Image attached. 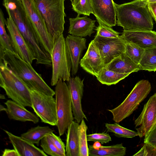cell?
Segmentation results:
<instances>
[{
    "instance_id": "obj_1",
    "label": "cell",
    "mask_w": 156,
    "mask_h": 156,
    "mask_svg": "<svg viewBox=\"0 0 156 156\" xmlns=\"http://www.w3.org/2000/svg\"><path fill=\"white\" fill-rule=\"evenodd\" d=\"M147 0H135L121 4L115 3L116 24L124 30H152L153 17Z\"/></svg>"
},
{
    "instance_id": "obj_2",
    "label": "cell",
    "mask_w": 156,
    "mask_h": 156,
    "mask_svg": "<svg viewBox=\"0 0 156 156\" xmlns=\"http://www.w3.org/2000/svg\"><path fill=\"white\" fill-rule=\"evenodd\" d=\"M0 62L5 64L30 90L53 96L55 95V91L45 82L41 75L15 52L6 50L4 59Z\"/></svg>"
},
{
    "instance_id": "obj_3",
    "label": "cell",
    "mask_w": 156,
    "mask_h": 156,
    "mask_svg": "<svg viewBox=\"0 0 156 156\" xmlns=\"http://www.w3.org/2000/svg\"><path fill=\"white\" fill-rule=\"evenodd\" d=\"M65 0H34L54 42L64 30Z\"/></svg>"
},
{
    "instance_id": "obj_4",
    "label": "cell",
    "mask_w": 156,
    "mask_h": 156,
    "mask_svg": "<svg viewBox=\"0 0 156 156\" xmlns=\"http://www.w3.org/2000/svg\"><path fill=\"white\" fill-rule=\"evenodd\" d=\"M0 86L12 100L24 107H31L30 89L3 62H0Z\"/></svg>"
},
{
    "instance_id": "obj_5",
    "label": "cell",
    "mask_w": 156,
    "mask_h": 156,
    "mask_svg": "<svg viewBox=\"0 0 156 156\" xmlns=\"http://www.w3.org/2000/svg\"><path fill=\"white\" fill-rule=\"evenodd\" d=\"M150 83L147 80L138 82L124 101L119 106L108 111L112 114L113 120L119 123L130 116L149 94Z\"/></svg>"
},
{
    "instance_id": "obj_6",
    "label": "cell",
    "mask_w": 156,
    "mask_h": 156,
    "mask_svg": "<svg viewBox=\"0 0 156 156\" xmlns=\"http://www.w3.org/2000/svg\"><path fill=\"white\" fill-rule=\"evenodd\" d=\"M50 55L52 67L51 85L55 86L60 80L68 81L71 77V64L63 34L54 41Z\"/></svg>"
},
{
    "instance_id": "obj_7",
    "label": "cell",
    "mask_w": 156,
    "mask_h": 156,
    "mask_svg": "<svg viewBox=\"0 0 156 156\" xmlns=\"http://www.w3.org/2000/svg\"><path fill=\"white\" fill-rule=\"evenodd\" d=\"M57 127L60 136L63 135L74 121L70 91L67 84L59 80L55 87Z\"/></svg>"
},
{
    "instance_id": "obj_8",
    "label": "cell",
    "mask_w": 156,
    "mask_h": 156,
    "mask_svg": "<svg viewBox=\"0 0 156 156\" xmlns=\"http://www.w3.org/2000/svg\"><path fill=\"white\" fill-rule=\"evenodd\" d=\"M31 108L41 121L50 125L56 126L57 118L55 98L35 90H30Z\"/></svg>"
},
{
    "instance_id": "obj_9",
    "label": "cell",
    "mask_w": 156,
    "mask_h": 156,
    "mask_svg": "<svg viewBox=\"0 0 156 156\" xmlns=\"http://www.w3.org/2000/svg\"><path fill=\"white\" fill-rule=\"evenodd\" d=\"M42 46L50 55L54 42L34 0H22ZM51 56V55H50Z\"/></svg>"
},
{
    "instance_id": "obj_10",
    "label": "cell",
    "mask_w": 156,
    "mask_h": 156,
    "mask_svg": "<svg viewBox=\"0 0 156 156\" xmlns=\"http://www.w3.org/2000/svg\"><path fill=\"white\" fill-rule=\"evenodd\" d=\"M93 40L105 65L125 52L126 42L121 35L117 38H108L96 35Z\"/></svg>"
},
{
    "instance_id": "obj_11",
    "label": "cell",
    "mask_w": 156,
    "mask_h": 156,
    "mask_svg": "<svg viewBox=\"0 0 156 156\" xmlns=\"http://www.w3.org/2000/svg\"><path fill=\"white\" fill-rule=\"evenodd\" d=\"M156 124V93L151 96L144 105L143 110L134 121L138 136L145 137Z\"/></svg>"
},
{
    "instance_id": "obj_12",
    "label": "cell",
    "mask_w": 156,
    "mask_h": 156,
    "mask_svg": "<svg viewBox=\"0 0 156 156\" xmlns=\"http://www.w3.org/2000/svg\"><path fill=\"white\" fill-rule=\"evenodd\" d=\"M5 20V24L13 43L15 52L23 60L31 65L36 58L27 45L10 15Z\"/></svg>"
},
{
    "instance_id": "obj_13",
    "label": "cell",
    "mask_w": 156,
    "mask_h": 156,
    "mask_svg": "<svg viewBox=\"0 0 156 156\" xmlns=\"http://www.w3.org/2000/svg\"><path fill=\"white\" fill-rule=\"evenodd\" d=\"M98 23L112 27L116 24L115 3L113 0H90Z\"/></svg>"
},
{
    "instance_id": "obj_14",
    "label": "cell",
    "mask_w": 156,
    "mask_h": 156,
    "mask_svg": "<svg viewBox=\"0 0 156 156\" xmlns=\"http://www.w3.org/2000/svg\"><path fill=\"white\" fill-rule=\"evenodd\" d=\"M83 80L76 76L70 77L67 81L70 94L74 118L75 121L79 123L83 119L87 121L83 111L81 104L84 87Z\"/></svg>"
},
{
    "instance_id": "obj_15",
    "label": "cell",
    "mask_w": 156,
    "mask_h": 156,
    "mask_svg": "<svg viewBox=\"0 0 156 156\" xmlns=\"http://www.w3.org/2000/svg\"><path fill=\"white\" fill-rule=\"evenodd\" d=\"M80 64L85 71L96 77L105 66L99 50L93 40L89 44L86 53L80 61Z\"/></svg>"
},
{
    "instance_id": "obj_16",
    "label": "cell",
    "mask_w": 156,
    "mask_h": 156,
    "mask_svg": "<svg viewBox=\"0 0 156 156\" xmlns=\"http://www.w3.org/2000/svg\"><path fill=\"white\" fill-rule=\"evenodd\" d=\"M121 36L126 42L136 44L144 50L156 48L155 31L123 30Z\"/></svg>"
},
{
    "instance_id": "obj_17",
    "label": "cell",
    "mask_w": 156,
    "mask_h": 156,
    "mask_svg": "<svg viewBox=\"0 0 156 156\" xmlns=\"http://www.w3.org/2000/svg\"><path fill=\"white\" fill-rule=\"evenodd\" d=\"M86 39L69 34L65 38L66 45L71 64L73 75L77 73L80 58L83 51L87 48Z\"/></svg>"
},
{
    "instance_id": "obj_18",
    "label": "cell",
    "mask_w": 156,
    "mask_h": 156,
    "mask_svg": "<svg viewBox=\"0 0 156 156\" xmlns=\"http://www.w3.org/2000/svg\"><path fill=\"white\" fill-rule=\"evenodd\" d=\"M7 135L14 149L19 156H47L41 150L20 136H16L8 131L3 129Z\"/></svg>"
},
{
    "instance_id": "obj_19",
    "label": "cell",
    "mask_w": 156,
    "mask_h": 156,
    "mask_svg": "<svg viewBox=\"0 0 156 156\" xmlns=\"http://www.w3.org/2000/svg\"><path fill=\"white\" fill-rule=\"evenodd\" d=\"M69 26L68 33L71 35L80 37H90L94 32L96 20L89 18L87 16L69 19Z\"/></svg>"
},
{
    "instance_id": "obj_20",
    "label": "cell",
    "mask_w": 156,
    "mask_h": 156,
    "mask_svg": "<svg viewBox=\"0 0 156 156\" xmlns=\"http://www.w3.org/2000/svg\"><path fill=\"white\" fill-rule=\"evenodd\" d=\"M5 104L6 106V112L10 119L22 122L30 121L37 123L39 121V117L12 100H7Z\"/></svg>"
},
{
    "instance_id": "obj_21",
    "label": "cell",
    "mask_w": 156,
    "mask_h": 156,
    "mask_svg": "<svg viewBox=\"0 0 156 156\" xmlns=\"http://www.w3.org/2000/svg\"><path fill=\"white\" fill-rule=\"evenodd\" d=\"M108 69L121 73H130L141 70L139 64L134 62L124 52L105 65Z\"/></svg>"
},
{
    "instance_id": "obj_22",
    "label": "cell",
    "mask_w": 156,
    "mask_h": 156,
    "mask_svg": "<svg viewBox=\"0 0 156 156\" xmlns=\"http://www.w3.org/2000/svg\"><path fill=\"white\" fill-rule=\"evenodd\" d=\"M79 123L73 121L67 129L66 156H79L78 129Z\"/></svg>"
},
{
    "instance_id": "obj_23",
    "label": "cell",
    "mask_w": 156,
    "mask_h": 156,
    "mask_svg": "<svg viewBox=\"0 0 156 156\" xmlns=\"http://www.w3.org/2000/svg\"><path fill=\"white\" fill-rule=\"evenodd\" d=\"M89 156H124L126 154V148L122 144L111 146H101L98 150L92 145H89Z\"/></svg>"
},
{
    "instance_id": "obj_24",
    "label": "cell",
    "mask_w": 156,
    "mask_h": 156,
    "mask_svg": "<svg viewBox=\"0 0 156 156\" xmlns=\"http://www.w3.org/2000/svg\"><path fill=\"white\" fill-rule=\"evenodd\" d=\"M54 131L48 126H38L32 127L23 133L21 137L29 142L38 146L41 140Z\"/></svg>"
},
{
    "instance_id": "obj_25",
    "label": "cell",
    "mask_w": 156,
    "mask_h": 156,
    "mask_svg": "<svg viewBox=\"0 0 156 156\" xmlns=\"http://www.w3.org/2000/svg\"><path fill=\"white\" fill-rule=\"evenodd\" d=\"M6 20L2 11L0 10V60L4 59L5 51L8 50L15 52L12 40L6 30L5 26Z\"/></svg>"
},
{
    "instance_id": "obj_26",
    "label": "cell",
    "mask_w": 156,
    "mask_h": 156,
    "mask_svg": "<svg viewBox=\"0 0 156 156\" xmlns=\"http://www.w3.org/2000/svg\"><path fill=\"white\" fill-rule=\"evenodd\" d=\"M130 73H121L110 70L104 67L98 76V80L102 84L115 85L128 76Z\"/></svg>"
},
{
    "instance_id": "obj_27",
    "label": "cell",
    "mask_w": 156,
    "mask_h": 156,
    "mask_svg": "<svg viewBox=\"0 0 156 156\" xmlns=\"http://www.w3.org/2000/svg\"><path fill=\"white\" fill-rule=\"evenodd\" d=\"M141 70L156 71V48L144 50L139 64Z\"/></svg>"
},
{
    "instance_id": "obj_28",
    "label": "cell",
    "mask_w": 156,
    "mask_h": 156,
    "mask_svg": "<svg viewBox=\"0 0 156 156\" xmlns=\"http://www.w3.org/2000/svg\"><path fill=\"white\" fill-rule=\"evenodd\" d=\"M88 127L84 119L81 121L78 129L79 156H89L87 131Z\"/></svg>"
},
{
    "instance_id": "obj_29",
    "label": "cell",
    "mask_w": 156,
    "mask_h": 156,
    "mask_svg": "<svg viewBox=\"0 0 156 156\" xmlns=\"http://www.w3.org/2000/svg\"><path fill=\"white\" fill-rule=\"evenodd\" d=\"M107 131L113 133L117 137L132 138L138 136L137 132L124 128L115 122L105 124Z\"/></svg>"
},
{
    "instance_id": "obj_30",
    "label": "cell",
    "mask_w": 156,
    "mask_h": 156,
    "mask_svg": "<svg viewBox=\"0 0 156 156\" xmlns=\"http://www.w3.org/2000/svg\"><path fill=\"white\" fill-rule=\"evenodd\" d=\"M72 8L80 16L82 14L89 16L93 14V11L90 0H73Z\"/></svg>"
},
{
    "instance_id": "obj_31",
    "label": "cell",
    "mask_w": 156,
    "mask_h": 156,
    "mask_svg": "<svg viewBox=\"0 0 156 156\" xmlns=\"http://www.w3.org/2000/svg\"><path fill=\"white\" fill-rule=\"evenodd\" d=\"M144 51V49L136 44L126 42L125 53L136 64H139Z\"/></svg>"
},
{
    "instance_id": "obj_32",
    "label": "cell",
    "mask_w": 156,
    "mask_h": 156,
    "mask_svg": "<svg viewBox=\"0 0 156 156\" xmlns=\"http://www.w3.org/2000/svg\"><path fill=\"white\" fill-rule=\"evenodd\" d=\"M40 142L43 151L48 155L64 156L55 146L48 135L43 137Z\"/></svg>"
},
{
    "instance_id": "obj_33",
    "label": "cell",
    "mask_w": 156,
    "mask_h": 156,
    "mask_svg": "<svg viewBox=\"0 0 156 156\" xmlns=\"http://www.w3.org/2000/svg\"><path fill=\"white\" fill-rule=\"evenodd\" d=\"M96 28V35L103 37L108 38H117L119 37V33L115 30L112 27L99 23Z\"/></svg>"
},
{
    "instance_id": "obj_34",
    "label": "cell",
    "mask_w": 156,
    "mask_h": 156,
    "mask_svg": "<svg viewBox=\"0 0 156 156\" xmlns=\"http://www.w3.org/2000/svg\"><path fill=\"white\" fill-rule=\"evenodd\" d=\"M87 138L88 141H98L101 144H106L112 141L111 138L109 134L105 133L87 135Z\"/></svg>"
},
{
    "instance_id": "obj_35",
    "label": "cell",
    "mask_w": 156,
    "mask_h": 156,
    "mask_svg": "<svg viewBox=\"0 0 156 156\" xmlns=\"http://www.w3.org/2000/svg\"><path fill=\"white\" fill-rule=\"evenodd\" d=\"M133 156H156V148L152 145L144 143L141 148Z\"/></svg>"
},
{
    "instance_id": "obj_36",
    "label": "cell",
    "mask_w": 156,
    "mask_h": 156,
    "mask_svg": "<svg viewBox=\"0 0 156 156\" xmlns=\"http://www.w3.org/2000/svg\"><path fill=\"white\" fill-rule=\"evenodd\" d=\"M58 149L66 156V146L60 138L52 132L48 135Z\"/></svg>"
},
{
    "instance_id": "obj_37",
    "label": "cell",
    "mask_w": 156,
    "mask_h": 156,
    "mask_svg": "<svg viewBox=\"0 0 156 156\" xmlns=\"http://www.w3.org/2000/svg\"><path fill=\"white\" fill-rule=\"evenodd\" d=\"M144 142L149 144L156 148V124L144 137Z\"/></svg>"
},
{
    "instance_id": "obj_38",
    "label": "cell",
    "mask_w": 156,
    "mask_h": 156,
    "mask_svg": "<svg viewBox=\"0 0 156 156\" xmlns=\"http://www.w3.org/2000/svg\"><path fill=\"white\" fill-rule=\"evenodd\" d=\"M147 5L153 18L156 22V2L148 3Z\"/></svg>"
},
{
    "instance_id": "obj_39",
    "label": "cell",
    "mask_w": 156,
    "mask_h": 156,
    "mask_svg": "<svg viewBox=\"0 0 156 156\" xmlns=\"http://www.w3.org/2000/svg\"><path fill=\"white\" fill-rule=\"evenodd\" d=\"M2 156H19V155L14 149H5L3 152Z\"/></svg>"
},
{
    "instance_id": "obj_40",
    "label": "cell",
    "mask_w": 156,
    "mask_h": 156,
    "mask_svg": "<svg viewBox=\"0 0 156 156\" xmlns=\"http://www.w3.org/2000/svg\"><path fill=\"white\" fill-rule=\"evenodd\" d=\"M101 146V143L99 142L96 141L94 142L92 146L95 149H98Z\"/></svg>"
},
{
    "instance_id": "obj_41",
    "label": "cell",
    "mask_w": 156,
    "mask_h": 156,
    "mask_svg": "<svg viewBox=\"0 0 156 156\" xmlns=\"http://www.w3.org/2000/svg\"><path fill=\"white\" fill-rule=\"evenodd\" d=\"M6 110H7L6 108H5L4 106H3L1 105H0V111L1 112L2 111H5L6 112Z\"/></svg>"
},
{
    "instance_id": "obj_42",
    "label": "cell",
    "mask_w": 156,
    "mask_h": 156,
    "mask_svg": "<svg viewBox=\"0 0 156 156\" xmlns=\"http://www.w3.org/2000/svg\"><path fill=\"white\" fill-rule=\"evenodd\" d=\"M0 98L1 99H4L5 98V96L4 95L1 94Z\"/></svg>"
},
{
    "instance_id": "obj_43",
    "label": "cell",
    "mask_w": 156,
    "mask_h": 156,
    "mask_svg": "<svg viewBox=\"0 0 156 156\" xmlns=\"http://www.w3.org/2000/svg\"><path fill=\"white\" fill-rule=\"evenodd\" d=\"M148 3L156 2V0H147Z\"/></svg>"
},
{
    "instance_id": "obj_44",
    "label": "cell",
    "mask_w": 156,
    "mask_h": 156,
    "mask_svg": "<svg viewBox=\"0 0 156 156\" xmlns=\"http://www.w3.org/2000/svg\"><path fill=\"white\" fill-rule=\"evenodd\" d=\"M71 2H72L73 0H70Z\"/></svg>"
}]
</instances>
